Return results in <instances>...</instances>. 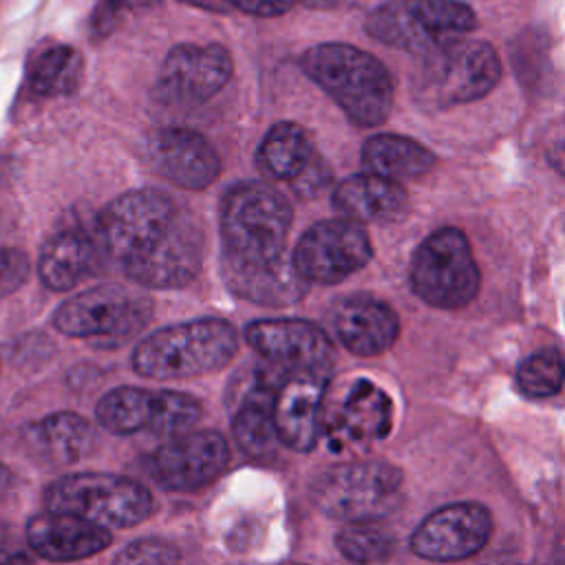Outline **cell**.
<instances>
[{
    "label": "cell",
    "instance_id": "1",
    "mask_svg": "<svg viewBox=\"0 0 565 565\" xmlns=\"http://www.w3.org/2000/svg\"><path fill=\"white\" fill-rule=\"evenodd\" d=\"M300 68L355 126H380L393 110V77L377 57L362 49L342 42L316 44L302 53Z\"/></svg>",
    "mask_w": 565,
    "mask_h": 565
},
{
    "label": "cell",
    "instance_id": "2",
    "mask_svg": "<svg viewBox=\"0 0 565 565\" xmlns=\"http://www.w3.org/2000/svg\"><path fill=\"white\" fill-rule=\"evenodd\" d=\"M236 351L238 333L227 320L199 318L146 335L130 364L150 380H185L227 366Z\"/></svg>",
    "mask_w": 565,
    "mask_h": 565
},
{
    "label": "cell",
    "instance_id": "3",
    "mask_svg": "<svg viewBox=\"0 0 565 565\" xmlns=\"http://www.w3.org/2000/svg\"><path fill=\"white\" fill-rule=\"evenodd\" d=\"M291 205L282 192L263 181L232 185L221 201L223 256L245 265H267L285 256Z\"/></svg>",
    "mask_w": 565,
    "mask_h": 565
},
{
    "label": "cell",
    "instance_id": "4",
    "mask_svg": "<svg viewBox=\"0 0 565 565\" xmlns=\"http://www.w3.org/2000/svg\"><path fill=\"white\" fill-rule=\"evenodd\" d=\"M49 512L79 516L106 530L132 527L146 521L154 501L135 479L104 472H79L53 481L42 497Z\"/></svg>",
    "mask_w": 565,
    "mask_h": 565
},
{
    "label": "cell",
    "instance_id": "5",
    "mask_svg": "<svg viewBox=\"0 0 565 565\" xmlns=\"http://www.w3.org/2000/svg\"><path fill=\"white\" fill-rule=\"evenodd\" d=\"M475 24L477 15L459 0H388L369 13L366 33L393 49L428 55Z\"/></svg>",
    "mask_w": 565,
    "mask_h": 565
},
{
    "label": "cell",
    "instance_id": "6",
    "mask_svg": "<svg viewBox=\"0 0 565 565\" xmlns=\"http://www.w3.org/2000/svg\"><path fill=\"white\" fill-rule=\"evenodd\" d=\"M309 494L327 516L377 521L402 501V472L386 461L335 463L311 481Z\"/></svg>",
    "mask_w": 565,
    "mask_h": 565
},
{
    "label": "cell",
    "instance_id": "7",
    "mask_svg": "<svg viewBox=\"0 0 565 565\" xmlns=\"http://www.w3.org/2000/svg\"><path fill=\"white\" fill-rule=\"evenodd\" d=\"M481 274L466 234L457 227L433 232L411 263V287L428 305L461 309L479 294Z\"/></svg>",
    "mask_w": 565,
    "mask_h": 565
},
{
    "label": "cell",
    "instance_id": "8",
    "mask_svg": "<svg viewBox=\"0 0 565 565\" xmlns=\"http://www.w3.org/2000/svg\"><path fill=\"white\" fill-rule=\"evenodd\" d=\"M501 77L494 49L481 40H455L426 55L417 95L433 108H450L488 95Z\"/></svg>",
    "mask_w": 565,
    "mask_h": 565
},
{
    "label": "cell",
    "instance_id": "9",
    "mask_svg": "<svg viewBox=\"0 0 565 565\" xmlns=\"http://www.w3.org/2000/svg\"><path fill=\"white\" fill-rule=\"evenodd\" d=\"M150 313L152 300L148 296L132 294L119 285H99L64 300L53 313V324L64 335L117 347L135 335Z\"/></svg>",
    "mask_w": 565,
    "mask_h": 565
},
{
    "label": "cell",
    "instance_id": "10",
    "mask_svg": "<svg viewBox=\"0 0 565 565\" xmlns=\"http://www.w3.org/2000/svg\"><path fill=\"white\" fill-rule=\"evenodd\" d=\"M95 417L102 428L115 435L148 430L154 435L174 437L199 422L201 402L177 391L119 386L97 402Z\"/></svg>",
    "mask_w": 565,
    "mask_h": 565
},
{
    "label": "cell",
    "instance_id": "11",
    "mask_svg": "<svg viewBox=\"0 0 565 565\" xmlns=\"http://www.w3.org/2000/svg\"><path fill=\"white\" fill-rule=\"evenodd\" d=\"M177 218L172 199L161 190H132L113 199L95 221V238L104 256L126 263L154 243Z\"/></svg>",
    "mask_w": 565,
    "mask_h": 565
},
{
    "label": "cell",
    "instance_id": "12",
    "mask_svg": "<svg viewBox=\"0 0 565 565\" xmlns=\"http://www.w3.org/2000/svg\"><path fill=\"white\" fill-rule=\"evenodd\" d=\"M373 256L366 230L349 218L320 221L311 225L298 241L291 260L307 282L335 285Z\"/></svg>",
    "mask_w": 565,
    "mask_h": 565
},
{
    "label": "cell",
    "instance_id": "13",
    "mask_svg": "<svg viewBox=\"0 0 565 565\" xmlns=\"http://www.w3.org/2000/svg\"><path fill=\"white\" fill-rule=\"evenodd\" d=\"M203 263V232L194 218L179 216L146 249L128 258L126 276L150 289H174L192 282Z\"/></svg>",
    "mask_w": 565,
    "mask_h": 565
},
{
    "label": "cell",
    "instance_id": "14",
    "mask_svg": "<svg viewBox=\"0 0 565 565\" xmlns=\"http://www.w3.org/2000/svg\"><path fill=\"white\" fill-rule=\"evenodd\" d=\"M232 73L234 60L223 44H177L161 62L157 88L168 104L196 106L214 97Z\"/></svg>",
    "mask_w": 565,
    "mask_h": 565
},
{
    "label": "cell",
    "instance_id": "15",
    "mask_svg": "<svg viewBox=\"0 0 565 565\" xmlns=\"http://www.w3.org/2000/svg\"><path fill=\"white\" fill-rule=\"evenodd\" d=\"M247 344L269 364L282 371L331 373L335 351L329 335L300 318H267L249 322Z\"/></svg>",
    "mask_w": 565,
    "mask_h": 565
},
{
    "label": "cell",
    "instance_id": "16",
    "mask_svg": "<svg viewBox=\"0 0 565 565\" xmlns=\"http://www.w3.org/2000/svg\"><path fill=\"white\" fill-rule=\"evenodd\" d=\"M230 463V446L216 430H190L161 444L150 461L152 479L166 490H196Z\"/></svg>",
    "mask_w": 565,
    "mask_h": 565
},
{
    "label": "cell",
    "instance_id": "17",
    "mask_svg": "<svg viewBox=\"0 0 565 565\" xmlns=\"http://www.w3.org/2000/svg\"><path fill=\"white\" fill-rule=\"evenodd\" d=\"M492 534V516L481 503H450L428 514L411 536V550L428 561L450 563L475 556Z\"/></svg>",
    "mask_w": 565,
    "mask_h": 565
},
{
    "label": "cell",
    "instance_id": "18",
    "mask_svg": "<svg viewBox=\"0 0 565 565\" xmlns=\"http://www.w3.org/2000/svg\"><path fill=\"white\" fill-rule=\"evenodd\" d=\"M329 375L316 371L285 373L274 402V424L282 446L307 452L318 444Z\"/></svg>",
    "mask_w": 565,
    "mask_h": 565
},
{
    "label": "cell",
    "instance_id": "19",
    "mask_svg": "<svg viewBox=\"0 0 565 565\" xmlns=\"http://www.w3.org/2000/svg\"><path fill=\"white\" fill-rule=\"evenodd\" d=\"M152 170L183 190H203L221 172L214 146L190 128H163L148 139Z\"/></svg>",
    "mask_w": 565,
    "mask_h": 565
},
{
    "label": "cell",
    "instance_id": "20",
    "mask_svg": "<svg viewBox=\"0 0 565 565\" xmlns=\"http://www.w3.org/2000/svg\"><path fill=\"white\" fill-rule=\"evenodd\" d=\"M391 399L369 380H355L329 417V437L335 448L369 446L391 430Z\"/></svg>",
    "mask_w": 565,
    "mask_h": 565
},
{
    "label": "cell",
    "instance_id": "21",
    "mask_svg": "<svg viewBox=\"0 0 565 565\" xmlns=\"http://www.w3.org/2000/svg\"><path fill=\"white\" fill-rule=\"evenodd\" d=\"M31 550L53 563L88 558L110 545V530L60 512H40L24 532Z\"/></svg>",
    "mask_w": 565,
    "mask_h": 565
},
{
    "label": "cell",
    "instance_id": "22",
    "mask_svg": "<svg viewBox=\"0 0 565 565\" xmlns=\"http://www.w3.org/2000/svg\"><path fill=\"white\" fill-rule=\"evenodd\" d=\"M333 331L347 351L371 358L388 351L399 335L397 313L373 296L344 298L333 313Z\"/></svg>",
    "mask_w": 565,
    "mask_h": 565
},
{
    "label": "cell",
    "instance_id": "23",
    "mask_svg": "<svg viewBox=\"0 0 565 565\" xmlns=\"http://www.w3.org/2000/svg\"><path fill=\"white\" fill-rule=\"evenodd\" d=\"M221 274L232 294L267 307H287L298 302L309 285L298 274L291 256H282L267 265H245L223 256Z\"/></svg>",
    "mask_w": 565,
    "mask_h": 565
},
{
    "label": "cell",
    "instance_id": "24",
    "mask_svg": "<svg viewBox=\"0 0 565 565\" xmlns=\"http://www.w3.org/2000/svg\"><path fill=\"white\" fill-rule=\"evenodd\" d=\"M95 428L77 413H53L22 430V444L31 457L46 466H66L93 452Z\"/></svg>",
    "mask_w": 565,
    "mask_h": 565
},
{
    "label": "cell",
    "instance_id": "25",
    "mask_svg": "<svg viewBox=\"0 0 565 565\" xmlns=\"http://www.w3.org/2000/svg\"><path fill=\"white\" fill-rule=\"evenodd\" d=\"M333 207L355 223H393L408 210L406 190L375 174H353L333 188Z\"/></svg>",
    "mask_w": 565,
    "mask_h": 565
},
{
    "label": "cell",
    "instance_id": "26",
    "mask_svg": "<svg viewBox=\"0 0 565 565\" xmlns=\"http://www.w3.org/2000/svg\"><path fill=\"white\" fill-rule=\"evenodd\" d=\"M102 249L95 232L82 227H64L55 232L42 247L38 274L51 291L73 289L99 258Z\"/></svg>",
    "mask_w": 565,
    "mask_h": 565
},
{
    "label": "cell",
    "instance_id": "27",
    "mask_svg": "<svg viewBox=\"0 0 565 565\" xmlns=\"http://www.w3.org/2000/svg\"><path fill=\"white\" fill-rule=\"evenodd\" d=\"M276 393L269 386H258L234 397L232 435L236 446L254 461L274 459L282 444L274 424Z\"/></svg>",
    "mask_w": 565,
    "mask_h": 565
},
{
    "label": "cell",
    "instance_id": "28",
    "mask_svg": "<svg viewBox=\"0 0 565 565\" xmlns=\"http://www.w3.org/2000/svg\"><path fill=\"white\" fill-rule=\"evenodd\" d=\"M362 168L366 174H375L388 181H406L422 177L435 166V154L402 135H373L362 146Z\"/></svg>",
    "mask_w": 565,
    "mask_h": 565
},
{
    "label": "cell",
    "instance_id": "29",
    "mask_svg": "<svg viewBox=\"0 0 565 565\" xmlns=\"http://www.w3.org/2000/svg\"><path fill=\"white\" fill-rule=\"evenodd\" d=\"M313 159L309 135L294 121L274 124L256 150L258 168L278 181H294Z\"/></svg>",
    "mask_w": 565,
    "mask_h": 565
},
{
    "label": "cell",
    "instance_id": "30",
    "mask_svg": "<svg viewBox=\"0 0 565 565\" xmlns=\"http://www.w3.org/2000/svg\"><path fill=\"white\" fill-rule=\"evenodd\" d=\"M82 55L68 44L44 49L29 68V90L38 97L68 95L77 88Z\"/></svg>",
    "mask_w": 565,
    "mask_h": 565
},
{
    "label": "cell",
    "instance_id": "31",
    "mask_svg": "<svg viewBox=\"0 0 565 565\" xmlns=\"http://www.w3.org/2000/svg\"><path fill=\"white\" fill-rule=\"evenodd\" d=\"M335 545L351 563L369 565L384 561L393 552L395 539L377 521H351L338 532Z\"/></svg>",
    "mask_w": 565,
    "mask_h": 565
},
{
    "label": "cell",
    "instance_id": "32",
    "mask_svg": "<svg viewBox=\"0 0 565 565\" xmlns=\"http://www.w3.org/2000/svg\"><path fill=\"white\" fill-rule=\"evenodd\" d=\"M565 360L556 349H541L527 355L516 369V384L530 397H550L563 388Z\"/></svg>",
    "mask_w": 565,
    "mask_h": 565
},
{
    "label": "cell",
    "instance_id": "33",
    "mask_svg": "<svg viewBox=\"0 0 565 565\" xmlns=\"http://www.w3.org/2000/svg\"><path fill=\"white\" fill-rule=\"evenodd\" d=\"M179 550L163 539H139L128 543L113 565H179Z\"/></svg>",
    "mask_w": 565,
    "mask_h": 565
},
{
    "label": "cell",
    "instance_id": "34",
    "mask_svg": "<svg viewBox=\"0 0 565 565\" xmlns=\"http://www.w3.org/2000/svg\"><path fill=\"white\" fill-rule=\"evenodd\" d=\"M29 256L18 247H0V298L13 294L29 278Z\"/></svg>",
    "mask_w": 565,
    "mask_h": 565
},
{
    "label": "cell",
    "instance_id": "35",
    "mask_svg": "<svg viewBox=\"0 0 565 565\" xmlns=\"http://www.w3.org/2000/svg\"><path fill=\"white\" fill-rule=\"evenodd\" d=\"M31 545L11 523L0 521V565H31Z\"/></svg>",
    "mask_w": 565,
    "mask_h": 565
},
{
    "label": "cell",
    "instance_id": "36",
    "mask_svg": "<svg viewBox=\"0 0 565 565\" xmlns=\"http://www.w3.org/2000/svg\"><path fill=\"white\" fill-rule=\"evenodd\" d=\"M329 179H331V174H329L327 166L322 163V159H318L313 154V159L307 163V168L291 183L300 196H316L318 192H322L329 185Z\"/></svg>",
    "mask_w": 565,
    "mask_h": 565
},
{
    "label": "cell",
    "instance_id": "37",
    "mask_svg": "<svg viewBox=\"0 0 565 565\" xmlns=\"http://www.w3.org/2000/svg\"><path fill=\"white\" fill-rule=\"evenodd\" d=\"M227 7H236L249 15L258 18H276L287 13L296 0H225Z\"/></svg>",
    "mask_w": 565,
    "mask_h": 565
},
{
    "label": "cell",
    "instance_id": "38",
    "mask_svg": "<svg viewBox=\"0 0 565 565\" xmlns=\"http://www.w3.org/2000/svg\"><path fill=\"white\" fill-rule=\"evenodd\" d=\"M146 2H148V0H104V4H102V9H99V20H102L104 15L115 18V15L121 13V11L139 9V7H143Z\"/></svg>",
    "mask_w": 565,
    "mask_h": 565
},
{
    "label": "cell",
    "instance_id": "39",
    "mask_svg": "<svg viewBox=\"0 0 565 565\" xmlns=\"http://www.w3.org/2000/svg\"><path fill=\"white\" fill-rule=\"evenodd\" d=\"M547 157H550V163H552L558 172L565 174V141L556 143V146L550 150Z\"/></svg>",
    "mask_w": 565,
    "mask_h": 565
},
{
    "label": "cell",
    "instance_id": "40",
    "mask_svg": "<svg viewBox=\"0 0 565 565\" xmlns=\"http://www.w3.org/2000/svg\"><path fill=\"white\" fill-rule=\"evenodd\" d=\"M181 2H188V4H194V7H201V9H207V11H225V9H227V2H225V0H181Z\"/></svg>",
    "mask_w": 565,
    "mask_h": 565
},
{
    "label": "cell",
    "instance_id": "41",
    "mask_svg": "<svg viewBox=\"0 0 565 565\" xmlns=\"http://www.w3.org/2000/svg\"><path fill=\"white\" fill-rule=\"evenodd\" d=\"M11 486H13V475H11V470H9L4 463H0V497H2L4 492H9Z\"/></svg>",
    "mask_w": 565,
    "mask_h": 565
},
{
    "label": "cell",
    "instance_id": "42",
    "mask_svg": "<svg viewBox=\"0 0 565 565\" xmlns=\"http://www.w3.org/2000/svg\"><path fill=\"white\" fill-rule=\"evenodd\" d=\"M298 2H302V4H307L311 9H331V7L340 4L342 0H298Z\"/></svg>",
    "mask_w": 565,
    "mask_h": 565
}]
</instances>
